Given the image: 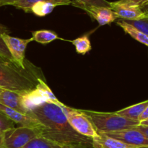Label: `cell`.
Instances as JSON below:
<instances>
[{
	"label": "cell",
	"mask_w": 148,
	"mask_h": 148,
	"mask_svg": "<svg viewBox=\"0 0 148 148\" xmlns=\"http://www.w3.org/2000/svg\"><path fill=\"white\" fill-rule=\"evenodd\" d=\"M40 79H44L40 68L28 62L25 68L0 56V88L19 92L34 89Z\"/></svg>",
	"instance_id": "2"
},
{
	"label": "cell",
	"mask_w": 148,
	"mask_h": 148,
	"mask_svg": "<svg viewBox=\"0 0 148 148\" xmlns=\"http://www.w3.org/2000/svg\"><path fill=\"white\" fill-rule=\"evenodd\" d=\"M14 123L10 120L6 115H4L1 111H0V131L4 132L14 128Z\"/></svg>",
	"instance_id": "23"
},
{
	"label": "cell",
	"mask_w": 148,
	"mask_h": 148,
	"mask_svg": "<svg viewBox=\"0 0 148 148\" xmlns=\"http://www.w3.org/2000/svg\"><path fill=\"white\" fill-rule=\"evenodd\" d=\"M0 148H7L4 142V132L1 131H0Z\"/></svg>",
	"instance_id": "26"
},
{
	"label": "cell",
	"mask_w": 148,
	"mask_h": 148,
	"mask_svg": "<svg viewBox=\"0 0 148 148\" xmlns=\"http://www.w3.org/2000/svg\"><path fill=\"white\" fill-rule=\"evenodd\" d=\"M142 9H143V11H144L145 12L146 14L148 15V6H147V7H142Z\"/></svg>",
	"instance_id": "30"
},
{
	"label": "cell",
	"mask_w": 148,
	"mask_h": 148,
	"mask_svg": "<svg viewBox=\"0 0 148 148\" xmlns=\"http://www.w3.org/2000/svg\"><path fill=\"white\" fill-rule=\"evenodd\" d=\"M147 6H148V1H146V2H145V4H143V6H142V7H141V8H142V7H147Z\"/></svg>",
	"instance_id": "31"
},
{
	"label": "cell",
	"mask_w": 148,
	"mask_h": 148,
	"mask_svg": "<svg viewBox=\"0 0 148 148\" xmlns=\"http://www.w3.org/2000/svg\"><path fill=\"white\" fill-rule=\"evenodd\" d=\"M43 126L23 127L9 130L4 132V142L7 148H23L36 138L40 137Z\"/></svg>",
	"instance_id": "4"
},
{
	"label": "cell",
	"mask_w": 148,
	"mask_h": 148,
	"mask_svg": "<svg viewBox=\"0 0 148 148\" xmlns=\"http://www.w3.org/2000/svg\"><path fill=\"white\" fill-rule=\"evenodd\" d=\"M137 148H148V147H137Z\"/></svg>",
	"instance_id": "33"
},
{
	"label": "cell",
	"mask_w": 148,
	"mask_h": 148,
	"mask_svg": "<svg viewBox=\"0 0 148 148\" xmlns=\"http://www.w3.org/2000/svg\"><path fill=\"white\" fill-rule=\"evenodd\" d=\"M128 1L132 3H134V4H137V5L140 6V7H142V6H143L146 1H147L148 0H128Z\"/></svg>",
	"instance_id": "28"
},
{
	"label": "cell",
	"mask_w": 148,
	"mask_h": 148,
	"mask_svg": "<svg viewBox=\"0 0 148 148\" xmlns=\"http://www.w3.org/2000/svg\"><path fill=\"white\" fill-rule=\"evenodd\" d=\"M7 31H8V30H7V27L3 25L0 24V56H2L3 58H5V59L14 62L12 58L11 55H10V52H9L8 49H7V46H6L5 43L3 41L2 38L1 37V34H3V33H7Z\"/></svg>",
	"instance_id": "21"
},
{
	"label": "cell",
	"mask_w": 148,
	"mask_h": 148,
	"mask_svg": "<svg viewBox=\"0 0 148 148\" xmlns=\"http://www.w3.org/2000/svg\"><path fill=\"white\" fill-rule=\"evenodd\" d=\"M38 1H49L56 4V6L69 5L72 3L71 0H18L12 6H14L17 9L23 10L25 12L30 13L32 6Z\"/></svg>",
	"instance_id": "16"
},
{
	"label": "cell",
	"mask_w": 148,
	"mask_h": 148,
	"mask_svg": "<svg viewBox=\"0 0 148 148\" xmlns=\"http://www.w3.org/2000/svg\"><path fill=\"white\" fill-rule=\"evenodd\" d=\"M111 9L118 18L124 20H139L148 18V15L137 4L128 0H119L111 2Z\"/></svg>",
	"instance_id": "7"
},
{
	"label": "cell",
	"mask_w": 148,
	"mask_h": 148,
	"mask_svg": "<svg viewBox=\"0 0 148 148\" xmlns=\"http://www.w3.org/2000/svg\"><path fill=\"white\" fill-rule=\"evenodd\" d=\"M59 105L45 102L28 112L29 115L36 119L43 126L40 137L64 144L93 142L92 139L81 135L71 127Z\"/></svg>",
	"instance_id": "1"
},
{
	"label": "cell",
	"mask_w": 148,
	"mask_h": 148,
	"mask_svg": "<svg viewBox=\"0 0 148 148\" xmlns=\"http://www.w3.org/2000/svg\"><path fill=\"white\" fill-rule=\"evenodd\" d=\"M148 37V18L139 20H125Z\"/></svg>",
	"instance_id": "22"
},
{
	"label": "cell",
	"mask_w": 148,
	"mask_h": 148,
	"mask_svg": "<svg viewBox=\"0 0 148 148\" xmlns=\"http://www.w3.org/2000/svg\"><path fill=\"white\" fill-rule=\"evenodd\" d=\"M88 118L98 134L121 131L140 125V121L120 116L116 112H99L79 109Z\"/></svg>",
	"instance_id": "3"
},
{
	"label": "cell",
	"mask_w": 148,
	"mask_h": 148,
	"mask_svg": "<svg viewBox=\"0 0 148 148\" xmlns=\"http://www.w3.org/2000/svg\"><path fill=\"white\" fill-rule=\"evenodd\" d=\"M23 148H24V147H23Z\"/></svg>",
	"instance_id": "34"
},
{
	"label": "cell",
	"mask_w": 148,
	"mask_h": 148,
	"mask_svg": "<svg viewBox=\"0 0 148 148\" xmlns=\"http://www.w3.org/2000/svg\"><path fill=\"white\" fill-rule=\"evenodd\" d=\"M23 92L4 90L0 93V104L11 108L17 111L28 114V111L25 108L23 104L22 94Z\"/></svg>",
	"instance_id": "12"
},
{
	"label": "cell",
	"mask_w": 148,
	"mask_h": 148,
	"mask_svg": "<svg viewBox=\"0 0 148 148\" xmlns=\"http://www.w3.org/2000/svg\"><path fill=\"white\" fill-rule=\"evenodd\" d=\"M92 32L93 31H91L89 33H86L82 36L75 38V40H70L71 43H72V44L75 46L77 53L79 54L85 55L90 51H91L92 46L90 40V36Z\"/></svg>",
	"instance_id": "18"
},
{
	"label": "cell",
	"mask_w": 148,
	"mask_h": 148,
	"mask_svg": "<svg viewBox=\"0 0 148 148\" xmlns=\"http://www.w3.org/2000/svg\"><path fill=\"white\" fill-rule=\"evenodd\" d=\"M0 111L7 116L14 124H19L23 127H36L41 125L36 119L29 114H23L20 111L5 106L2 104H0Z\"/></svg>",
	"instance_id": "11"
},
{
	"label": "cell",
	"mask_w": 148,
	"mask_h": 148,
	"mask_svg": "<svg viewBox=\"0 0 148 148\" xmlns=\"http://www.w3.org/2000/svg\"><path fill=\"white\" fill-rule=\"evenodd\" d=\"M32 38L33 39V40L41 44H48L55 40H66L59 37V36L55 32L49 30H38L33 31ZM67 41L70 42V40H68Z\"/></svg>",
	"instance_id": "17"
},
{
	"label": "cell",
	"mask_w": 148,
	"mask_h": 148,
	"mask_svg": "<svg viewBox=\"0 0 148 148\" xmlns=\"http://www.w3.org/2000/svg\"><path fill=\"white\" fill-rule=\"evenodd\" d=\"M106 136L136 147H148V138L135 128L106 133Z\"/></svg>",
	"instance_id": "8"
},
{
	"label": "cell",
	"mask_w": 148,
	"mask_h": 148,
	"mask_svg": "<svg viewBox=\"0 0 148 148\" xmlns=\"http://www.w3.org/2000/svg\"><path fill=\"white\" fill-rule=\"evenodd\" d=\"M59 106L64 113L69 124L77 132L92 140L99 137V134L94 128L92 123L80 110L70 108L62 102Z\"/></svg>",
	"instance_id": "5"
},
{
	"label": "cell",
	"mask_w": 148,
	"mask_h": 148,
	"mask_svg": "<svg viewBox=\"0 0 148 148\" xmlns=\"http://www.w3.org/2000/svg\"><path fill=\"white\" fill-rule=\"evenodd\" d=\"M136 130L140 131V132L143 133L147 138H148V126H144V125H138L137 127H134Z\"/></svg>",
	"instance_id": "24"
},
{
	"label": "cell",
	"mask_w": 148,
	"mask_h": 148,
	"mask_svg": "<svg viewBox=\"0 0 148 148\" xmlns=\"http://www.w3.org/2000/svg\"><path fill=\"white\" fill-rule=\"evenodd\" d=\"M3 41L5 43L12 58L14 63L22 68L27 66L29 61L25 60V50L28 43L33 41L32 38L28 39H23L12 37L8 33H3L1 36Z\"/></svg>",
	"instance_id": "6"
},
{
	"label": "cell",
	"mask_w": 148,
	"mask_h": 148,
	"mask_svg": "<svg viewBox=\"0 0 148 148\" xmlns=\"http://www.w3.org/2000/svg\"><path fill=\"white\" fill-rule=\"evenodd\" d=\"M98 148H137L134 145L126 144L115 139L111 138L103 134H99V137L93 140Z\"/></svg>",
	"instance_id": "14"
},
{
	"label": "cell",
	"mask_w": 148,
	"mask_h": 148,
	"mask_svg": "<svg viewBox=\"0 0 148 148\" xmlns=\"http://www.w3.org/2000/svg\"><path fill=\"white\" fill-rule=\"evenodd\" d=\"M148 106V100L143 102L139 103L135 105L131 106L127 108H123L119 111H116L117 114L122 116L126 117L127 119L132 120H137L139 121V118L142 115L146 108Z\"/></svg>",
	"instance_id": "13"
},
{
	"label": "cell",
	"mask_w": 148,
	"mask_h": 148,
	"mask_svg": "<svg viewBox=\"0 0 148 148\" xmlns=\"http://www.w3.org/2000/svg\"><path fill=\"white\" fill-rule=\"evenodd\" d=\"M72 4L79 8L82 7H101L111 8V2L107 0H73Z\"/></svg>",
	"instance_id": "20"
},
{
	"label": "cell",
	"mask_w": 148,
	"mask_h": 148,
	"mask_svg": "<svg viewBox=\"0 0 148 148\" xmlns=\"http://www.w3.org/2000/svg\"><path fill=\"white\" fill-rule=\"evenodd\" d=\"M5 89H3V88H0V93H1V92H2Z\"/></svg>",
	"instance_id": "32"
},
{
	"label": "cell",
	"mask_w": 148,
	"mask_h": 148,
	"mask_svg": "<svg viewBox=\"0 0 148 148\" xmlns=\"http://www.w3.org/2000/svg\"><path fill=\"white\" fill-rule=\"evenodd\" d=\"M116 24L119 27H121L126 33L132 36L134 40H137L138 42L143 43L145 46L148 47V37L144 33H142L141 31H140L138 29H137L133 25L127 23L125 20H121V19H120L116 22Z\"/></svg>",
	"instance_id": "15"
},
{
	"label": "cell",
	"mask_w": 148,
	"mask_h": 148,
	"mask_svg": "<svg viewBox=\"0 0 148 148\" xmlns=\"http://www.w3.org/2000/svg\"><path fill=\"white\" fill-rule=\"evenodd\" d=\"M148 119V106L146 108V109L145 110L144 112L142 114V115L140 116V118H139V121L141 122V121H144V120L147 119Z\"/></svg>",
	"instance_id": "27"
},
{
	"label": "cell",
	"mask_w": 148,
	"mask_h": 148,
	"mask_svg": "<svg viewBox=\"0 0 148 148\" xmlns=\"http://www.w3.org/2000/svg\"><path fill=\"white\" fill-rule=\"evenodd\" d=\"M140 125L148 126V119H145V120H144V121H141V122H140Z\"/></svg>",
	"instance_id": "29"
},
{
	"label": "cell",
	"mask_w": 148,
	"mask_h": 148,
	"mask_svg": "<svg viewBox=\"0 0 148 148\" xmlns=\"http://www.w3.org/2000/svg\"><path fill=\"white\" fill-rule=\"evenodd\" d=\"M56 7V4L49 1H38L32 6L30 13H33L39 17H44L51 13Z\"/></svg>",
	"instance_id": "19"
},
{
	"label": "cell",
	"mask_w": 148,
	"mask_h": 148,
	"mask_svg": "<svg viewBox=\"0 0 148 148\" xmlns=\"http://www.w3.org/2000/svg\"><path fill=\"white\" fill-rule=\"evenodd\" d=\"M24 148H98L94 142L77 144H64L55 143L43 137H38L25 146Z\"/></svg>",
	"instance_id": "9"
},
{
	"label": "cell",
	"mask_w": 148,
	"mask_h": 148,
	"mask_svg": "<svg viewBox=\"0 0 148 148\" xmlns=\"http://www.w3.org/2000/svg\"><path fill=\"white\" fill-rule=\"evenodd\" d=\"M80 9L85 10L91 17L95 19L99 25L111 24L118 18L116 13L108 7H82Z\"/></svg>",
	"instance_id": "10"
},
{
	"label": "cell",
	"mask_w": 148,
	"mask_h": 148,
	"mask_svg": "<svg viewBox=\"0 0 148 148\" xmlns=\"http://www.w3.org/2000/svg\"><path fill=\"white\" fill-rule=\"evenodd\" d=\"M18 0H0V7L5 5H12Z\"/></svg>",
	"instance_id": "25"
}]
</instances>
